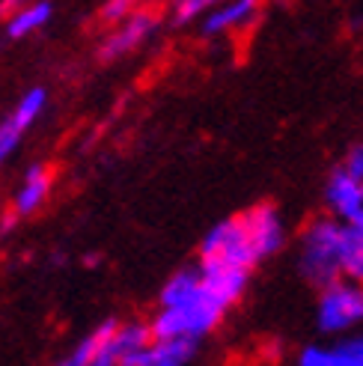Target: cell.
I'll use <instances>...</instances> for the list:
<instances>
[{"mask_svg":"<svg viewBox=\"0 0 363 366\" xmlns=\"http://www.w3.org/2000/svg\"><path fill=\"white\" fill-rule=\"evenodd\" d=\"M152 340V327L143 319H104L86 331L54 366H119L129 355Z\"/></svg>","mask_w":363,"mask_h":366,"instance_id":"7a4b0ae2","label":"cell"},{"mask_svg":"<svg viewBox=\"0 0 363 366\" xmlns=\"http://www.w3.org/2000/svg\"><path fill=\"white\" fill-rule=\"evenodd\" d=\"M161 27V15L149 6L134 9L129 18H122L119 24H114L101 36V42L96 45V60L99 63H119L129 54H134L137 48L146 45Z\"/></svg>","mask_w":363,"mask_h":366,"instance_id":"8992f818","label":"cell"},{"mask_svg":"<svg viewBox=\"0 0 363 366\" xmlns=\"http://www.w3.org/2000/svg\"><path fill=\"white\" fill-rule=\"evenodd\" d=\"M221 4L224 0H170V18L176 27H188Z\"/></svg>","mask_w":363,"mask_h":366,"instance_id":"2e32d148","label":"cell"},{"mask_svg":"<svg viewBox=\"0 0 363 366\" xmlns=\"http://www.w3.org/2000/svg\"><path fill=\"white\" fill-rule=\"evenodd\" d=\"M54 18V4L51 0H33V4H27L24 9H18L6 18L4 24V36L9 42H21L27 39V36L39 33L42 27H48V21Z\"/></svg>","mask_w":363,"mask_h":366,"instance_id":"5bb4252c","label":"cell"},{"mask_svg":"<svg viewBox=\"0 0 363 366\" xmlns=\"http://www.w3.org/2000/svg\"><path fill=\"white\" fill-rule=\"evenodd\" d=\"M197 262L199 265H217V268H239V271H253L257 268L259 256L250 244V235L244 229L242 214L224 217V221H217L203 235Z\"/></svg>","mask_w":363,"mask_h":366,"instance_id":"277c9868","label":"cell"},{"mask_svg":"<svg viewBox=\"0 0 363 366\" xmlns=\"http://www.w3.org/2000/svg\"><path fill=\"white\" fill-rule=\"evenodd\" d=\"M298 366H363V331L304 345Z\"/></svg>","mask_w":363,"mask_h":366,"instance_id":"30bf717a","label":"cell"},{"mask_svg":"<svg viewBox=\"0 0 363 366\" xmlns=\"http://www.w3.org/2000/svg\"><path fill=\"white\" fill-rule=\"evenodd\" d=\"M54 191V167L51 164L36 161L24 170L21 185L12 194V221H24L39 212Z\"/></svg>","mask_w":363,"mask_h":366,"instance_id":"8fae6325","label":"cell"},{"mask_svg":"<svg viewBox=\"0 0 363 366\" xmlns=\"http://www.w3.org/2000/svg\"><path fill=\"white\" fill-rule=\"evenodd\" d=\"M262 12V0H224L221 6H214L199 18V33L206 39L214 36H227V33H242L247 30Z\"/></svg>","mask_w":363,"mask_h":366,"instance_id":"7c38bea8","label":"cell"},{"mask_svg":"<svg viewBox=\"0 0 363 366\" xmlns=\"http://www.w3.org/2000/svg\"><path fill=\"white\" fill-rule=\"evenodd\" d=\"M143 4H149V0H104L96 18H99V24L114 27L122 21V18H129L134 9H140Z\"/></svg>","mask_w":363,"mask_h":366,"instance_id":"e0dca14e","label":"cell"},{"mask_svg":"<svg viewBox=\"0 0 363 366\" xmlns=\"http://www.w3.org/2000/svg\"><path fill=\"white\" fill-rule=\"evenodd\" d=\"M339 239L342 224L334 214L313 217L298 235V271L301 277L322 289L334 280H339Z\"/></svg>","mask_w":363,"mask_h":366,"instance_id":"3957f363","label":"cell"},{"mask_svg":"<svg viewBox=\"0 0 363 366\" xmlns=\"http://www.w3.org/2000/svg\"><path fill=\"white\" fill-rule=\"evenodd\" d=\"M242 221H244V229L250 235V244H253V250H257L259 262L277 256L286 247L289 229H286V221H283V214L274 203L250 206L247 212H242Z\"/></svg>","mask_w":363,"mask_h":366,"instance_id":"ba28073f","label":"cell"},{"mask_svg":"<svg viewBox=\"0 0 363 366\" xmlns=\"http://www.w3.org/2000/svg\"><path fill=\"white\" fill-rule=\"evenodd\" d=\"M339 274L349 280L363 283V227L342 224L339 239Z\"/></svg>","mask_w":363,"mask_h":366,"instance_id":"9a60e30c","label":"cell"},{"mask_svg":"<svg viewBox=\"0 0 363 366\" xmlns=\"http://www.w3.org/2000/svg\"><path fill=\"white\" fill-rule=\"evenodd\" d=\"M197 357V342L152 337L143 349L129 355L119 366H188Z\"/></svg>","mask_w":363,"mask_h":366,"instance_id":"4fadbf2b","label":"cell"},{"mask_svg":"<svg viewBox=\"0 0 363 366\" xmlns=\"http://www.w3.org/2000/svg\"><path fill=\"white\" fill-rule=\"evenodd\" d=\"M337 167L346 173V176H352V179H357V182H363V140L360 143H354L352 149L346 152V158H342Z\"/></svg>","mask_w":363,"mask_h":366,"instance_id":"ac0fdd59","label":"cell"},{"mask_svg":"<svg viewBox=\"0 0 363 366\" xmlns=\"http://www.w3.org/2000/svg\"><path fill=\"white\" fill-rule=\"evenodd\" d=\"M232 307H227L217 292L206 283L197 265L179 268L158 292V310L149 319L152 337L158 340H206Z\"/></svg>","mask_w":363,"mask_h":366,"instance_id":"6da1fadb","label":"cell"},{"mask_svg":"<svg viewBox=\"0 0 363 366\" xmlns=\"http://www.w3.org/2000/svg\"><path fill=\"white\" fill-rule=\"evenodd\" d=\"M48 107V89L45 86H30L27 93L15 102L12 111L0 119V167L18 152V146L27 137L30 128L39 122V117Z\"/></svg>","mask_w":363,"mask_h":366,"instance_id":"52a82bcc","label":"cell"},{"mask_svg":"<svg viewBox=\"0 0 363 366\" xmlns=\"http://www.w3.org/2000/svg\"><path fill=\"white\" fill-rule=\"evenodd\" d=\"M316 327L324 337L354 334L363 327V283L339 277L319 289Z\"/></svg>","mask_w":363,"mask_h":366,"instance_id":"5b68a950","label":"cell"},{"mask_svg":"<svg viewBox=\"0 0 363 366\" xmlns=\"http://www.w3.org/2000/svg\"><path fill=\"white\" fill-rule=\"evenodd\" d=\"M324 206L339 224L363 227V182L334 167L328 182H324Z\"/></svg>","mask_w":363,"mask_h":366,"instance_id":"9c48e42d","label":"cell"},{"mask_svg":"<svg viewBox=\"0 0 363 366\" xmlns=\"http://www.w3.org/2000/svg\"><path fill=\"white\" fill-rule=\"evenodd\" d=\"M27 4H33V0H0V15H4V18H9L12 12L24 9Z\"/></svg>","mask_w":363,"mask_h":366,"instance_id":"d6986e66","label":"cell"}]
</instances>
